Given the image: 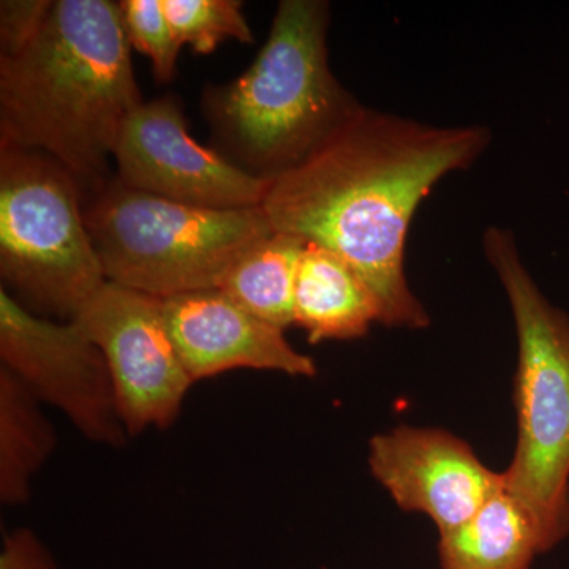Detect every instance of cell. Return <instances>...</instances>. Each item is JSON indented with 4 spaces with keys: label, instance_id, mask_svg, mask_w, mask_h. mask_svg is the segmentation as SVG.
Masks as SVG:
<instances>
[{
    "label": "cell",
    "instance_id": "obj_3",
    "mask_svg": "<svg viewBox=\"0 0 569 569\" xmlns=\"http://www.w3.org/2000/svg\"><path fill=\"white\" fill-rule=\"evenodd\" d=\"M329 3L282 0L257 59L204 96L223 156L274 181L316 156L362 111L329 67Z\"/></svg>",
    "mask_w": 569,
    "mask_h": 569
},
{
    "label": "cell",
    "instance_id": "obj_2",
    "mask_svg": "<svg viewBox=\"0 0 569 569\" xmlns=\"http://www.w3.org/2000/svg\"><path fill=\"white\" fill-rule=\"evenodd\" d=\"M119 2L58 0L17 56L0 58V148L39 151L80 183L110 181V159L142 99Z\"/></svg>",
    "mask_w": 569,
    "mask_h": 569
},
{
    "label": "cell",
    "instance_id": "obj_7",
    "mask_svg": "<svg viewBox=\"0 0 569 569\" xmlns=\"http://www.w3.org/2000/svg\"><path fill=\"white\" fill-rule=\"evenodd\" d=\"M0 361L82 437L104 447L126 443L110 367L77 321L36 316L0 288Z\"/></svg>",
    "mask_w": 569,
    "mask_h": 569
},
{
    "label": "cell",
    "instance_id": "obj_5",
    "mask_svg": "<svg viewBox=\"0 0 569 569\" xmlns=\"http://www.w3.org/2000/svg\"><path fill=\"white\" fill-rule=\"evenodd\" d=\"M82 217L108 282L160 299L222 287L239 258L274 233L263 206L194 208L116 176L82 198Z\"/></svg>",
    "mask_w": 569,
    "mask_h": 569
},
{
    "label": "cell",
    "instance_id": "obj_15",
    "mask_svg": "<svg viewBox=\"0 0 569 569\" xmlns=\"http://www.w3.org/2000/svg\"><path fill=\"white\" fill-rule=\"evenodd\" d=\"M306 241L274 231L239 258L224 277V293L247 312L280 329L295 325V284Z\"/></svg>",
    "mask_w": 569,
    "mask_h": 569
},
{
    "label": "cell",
    "instance_id": "obj_1",
    "mask_svg": "<svg viewBox=\"0 0 569 569\" xmlns=\"http://www.w3.org/2000/svg\"><path fill=\"white\" fill-rule=\"evenodd\" d=\"M489 142L488 127H436L365 107L316 156L271 181L263 209L274 231L343 258L372 291L381 325L427 328L406 277L411 220L433 187L470 168Z\"/></svg>",
    "mask_w": 569,
    "mask_h": 569
},
{
    "label": "cell",
    "instance_id": "obj_16",
    "mask_svg": "<svg viewBox=\"0 0 569 569\" xmlns=\"http://www.w3.org/2000/svg\"><path fill=\"white\" fill-rule=\"evenodd\" d=\"M179 43L209 54L220 41L253 43V33L238 0H162Z\"/></svg>",
    "mask_w": 569,
    "mask_h": 569
},
{
    "label": "cell",
    "instance_id": "obj_14",
    "mask_svg": "<svg viewBox=\"0 0 569 569\" xmlns=\"http://www.w3.org/2000/svg\"><path fill=\"white\" fill-rule=\"evenodd\" d=\"M41 406L20 378L0 366V501L6 507L29 500L33 478L58 445Z\"/></svg>",
    "mask_w": 569,
    "mask_h": 569
},
{
    "label": "cell",
    "instance_id": "obj_18",
    "mask_svg": "<svg viewBox=\"0 0 569 569\" xmlns=\"http://www.w3.org/2000/svg\"><path fill=\"white\" fill-rule=\"evenodd\" d=\"M50 0H3L0 2V58L24 50L50 17Z\"/></svg>",
    "mask_w": 569,
    "mask_h": 569
},
{
    "label": "cell",
    "instance_id": "obj_13",
    "mask_svg": "<svg viewBox=\"0 0 569 569\" xmlns=\"http://www.w3.org/2000/svg\"><path fill=\"white\" fill-rule=\"evenodd\" d=\"M539 553L533 520L505 488L438 541L440 569H530Z\"/></svg>",
    "mask_w": 569,
    "mask_h": 569
},
{
    "label": "cell",
    "instance_id": "obj_4",
    "mask_svg": "<svg viewBox=\"0 0 569 569\" xmlns=\"http://www.w3.org/2000/svg\"><path fill=\"white\" fill-rule=\"evenodd\" d=\"M482 247L507 291L519 343L518 445L505 490L533 520L546 553L569 535V316L539 290L511 231L488 228Z\"/></svg>",
    "mask_w": 569,
    "mask_h": 569
},
{
    "label": "cell",
    "instance_id": "obj_10",
    "mask_svg": "<svg viewBox=\"0 0 569 569\" xmlns=\"http://www.w3.org/2000/svg\"><path fill=\"white\" fill-rule=\"evenodd\" d=\"M369 466L397 507L429 516L438 533L462 526L505 488L503 473L441 429L399 426L373 437Z\"/></svg>",
    "mask_w": 569,
    "mask_h": 569
},
{
    "label": "cell",
    "instance_id": "obj_9",
    "mask_svg": "<svg viewBox=\"0 0 569 569\" xmlns=\"http://www.w3.org/2000/svg\"><path fill=\"white\" fill-rule=\"evenodd\" d=\"M112 159L123 186L194 208H258L271 186L194 141L171 96L142 103L127 118Z\"/></svg>",
    "mask_w": 569,
    "mask_h": 569
},
{
    "label": "cell",
    "instance_id": "obj_6",
    "mask_svg": "<svg viewBox=\"0 0 569 569\" xmlns=\"http://www.w3.org/2000/svg\"><path fill=\"white\" fill-rule=\"evenodd\" d=\"M0 277L29 312L61 321L107 282L80 183L47 153L0 148Z\"/></svg>",
    "mask_w": 569,
    "mask_h": 569
},
{
    "label": "cell",
    "instance_id": "obj_17",
    "mask_svg": "<svg viewBox=\"0 0 569 569\" xmlns=\"http://www.w3.org/2000/svg\"><path fill=\"white\" fill-rule=\"evenodd\" d=\"M123 28L130 47L149 56L156 80H173L181 43L164 13L162 0H122Z\"/></svg>",
    "mask_w": 569,
    "mask_h": 569
},
{
    "label": "cell",
    "instance_id": "obj_19",
    "mask_svg": "<svg viewBox=\"0 0 569 569\" xmlns=\"http://www.w3.org/2000/svg\"><path fill=\"white\" fill-rule=\"evenodd\" d=\"M0 569H62L32 530L17 529L3 535Z\"/></svg>",
    "mask_w": 569,
    "mask_h": 569
},
{
    "label": "cell",
    "instance_id": "obj_8",
    "mask_svg": "<svg viewBox=\"0 0 569 569\" xmlns=\"http://www.w3.org/2000/svg\"><path fill=\"white\" fill-rule=\"evenodd\" d=\"M73 321L107 359L129 436L173 426L194 381L171 339L163 299L107 280Z\"/></svg>",
    "mask_w": 569,
    "mask_h": 569
},
{
    "label": "cell",
    "instance_id": "obj_11",
    "mask_svg": "<svg viewBox=\"0 0 569 569\" xmlns=\"http://www.w3.org/2000/svg\"><path fill=\"white\" fill-rule=\"evenodd\" d=\"M164 317L194 383L233 369L317 376L313 358L296 351L283 329L247 312L220 288L163 299Z\"/></svg>",
    "mask_w": 569,
    "mask_h": 569
},
{
    "label": "cell",
    "instance_id": "obj_12",
    "mask_svg": "<svg viewBox=\"0 0 569 569\" xmlns=\"http://www.w3.org/2000/svg\"><path fill=\"white\" fill-rule=\"evenodd\" d=\"M295 325L310 343L361 339L372 323H380V309L372 291L343 258L306 242L295 284Z\"/></svg>",
    "mask_w": 569,
    "mask_h": 569
}]
</instances>
